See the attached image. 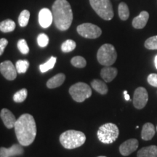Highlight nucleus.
I'll return each mask as SVG.
<instances>
[{"label": "nucleus", "instance_id": "nucleus-1", "mask_svg": "<svg viewBox=\"0 0 157 157\" xmlns=\"http://www.w3.org/2000/svg\"><path fill=\"white\" fill-rule=\"evenodd\" d=\"M14 128L21 146H29L34 142L36 135V124L32 115L29 113L21 115L17 119Z\"/></svg>", "mask_w": 157, "mask_h": 157}, {"label": "nucleus", "instance_id": "nucleus-2", "mask_svg": "<svg viewBox=\"0 0 157 157\" xmlns=\"http://www.w3.org/2000/svg\"><path fill=\"white\" fill-rule=\"evenodd\" d=\"M53 22L60 31H66L73 21V12L67 0H56L52 7Z\"/></svg>", "mask_w": 157, "mask_h": 157}, {"label": "nucleus", "instance_id": "nucleus-3", "mask_svg": "<svg viewBox=\"0 0 157 157\" xmlns=\"http://www.w3.org/2000/svg\"><path fill=\"white\" fill-rule=\"evenodd\" d=\"M86 136L77 130H67L60 135V142L66 149H74L82 146L85 143Z\"/></svg>", "mask_w": 157, "mask_h": 157}, {"label": "nucleus", "instance_id": "nucleus-4", "mask_svg": "<svg viewBox=\"0 0 157 157\" xmlns=\"http://www.w3.org/2000/svg\"><path fill=\"white\" fill-rule=\"evenodd\" d=\"M119 135V128L115 124H104L98 129V138L101 143L105 144H111L116 141Z\"/></svg>", "mask_w": 157, "mask_h": 157}, {"label": "nucleus", "instance_id": "nucleus-5", "mask_svg": "<svg viewBox=\"0 0 157 157\" xmlns=\"http://www.w3.org/2000/svg\"><path fill=\"white\" fill-rule=\"evenodd\" d=\"M97 58L99 63L103 66H112L117 60V52L112 44H105L98 50Z\"/></svg>", "mask_w": 157, "mask_h": 157}, {"label": "nucleus", "instance_id": "nucleus-6", "mask_svg": "<svg viewBox=\"0 0 157 157\" xmlns=\"http://www.w3.org/2000/svg\"><path fill=\"white\" fill-rule=\"evenodd\" d=\"M91 7L101 18L110 21L113 17L112 4L110 0H90Z\"/></svg>", "mask_w": 157, "mask_h": 157}, {"label": "nucleus", "instance_id": "nucleus-7", "mask_svg": "<svg viewBox=\"0 0 157 157\" xmlns=\"http://www.w3.org/2000/svg\"><path fill=\"white\" fill-rule=\"evenodd\" d=\"M69 94L74 101L78 103H82L91 97L92 90L87 84L84 82H78L69 88Z\"/></svg>", "mask_w": 157, "mask_h": 157}, {"label": "nucleus", "instance_id": "nucleus-8", "mask_svg": "<svg viewBox=\"0 0 157 157\" xmlns=\"http://www.w3.org/2000/svg\"><path fill=\"white\" fill-rule=\"evenodd\" d=\"M76 30L80 36L87 39H96L102 34L101 28L90 23H82L78 25Z\"/></svg>", "mask_w": 157, "mask_h": 157}, {"label": "nucleus", "instance_id": "nucleus-9", "mask_svg": "<svg viewBox=\"0 0 157 157\" xmlns=\"http://www.w3.org/2000/svg\"><path fill=\"white\" fill-rule=\"evenodd\" d=\"M148 101V94L144 87H137L133 95V105L137 109H142Z\"/></svg>", "mask_w": 157, "mask_h": 157}, {"label": "nucleus", "instance_id": "nucleus-10", "mask_svg": "<svg viewBox=\"0 0 157 157\" xmlns=\"http://www.w3.org/2000/svg\"><path fill=\"white\" fill-rule=\"evenodd\" d=\"M0 72L6 79L13 81L17 77L16 67L10 60H5L0 64Z\"/></svg>", "mask_w": 157, "mask_h": 157}, {"label": "nucleus", "instance_id": "nucleus-11", "mask_svg": "<svg viewBox=\"0 0 157 157\" xmlns=\"http://www.w3.org/2000/svg\"><path fill=\"white\" fill-rule=\"evenodd\" d=\"M138 140L137 139H129L121 143L119 146V152L124 156H127L137 150L138 148Z\"/></svg>", "mask_w": 157, "mask_h": 157}, {"label": "nucleus", "instance_id": "nucleus-12", "mask_svg": "<svg viewBox=\"0 0 157 157\" xmlns=\"http://www.w3.org/2000/svg\"><path fill=\"white\" fill-rule=\"evenodd\" d=\"M53 21L52 11L48 8H43L39 11V23L42 28L47 29L50 27Z\"/></svg>", "mask_w": 157, "mask_h": 157}, {"label": "nucleus", "instance_id": "nucleus-13", "mask_svg": "<svg viewBox=\"0 0 157 157\" xmlns=\"http://www.w3.org/2000/svg\"><path fill=\"white\" fill-rule=\"evenodd\" d=\"M22 146H21V144H14L10 148L1 147L0 148V157H10L22 155L24 152Z\"/></svg>", "mask_w": 157, "mask_h": 157}, {"label": "nucleus", "instance_id": "nucleus-14", "mask_svg": "<svg viewBox=\"0 0 157 157\" xmlns=\"http://www.w3.org/2000/svg\"><path fill=\"white\" fill-rule=\"evenodd\" d=\"M0 117L5 126L8 129H12L15 127L17 119H15L14 114L10 111L7 109H3L1 110Z\"/></svg>", "mask_w": 157, "mask_h": 157}, {"label": "nucleus", "instance_id": "nucleus-15", "mask_svg": "<svg viewBox=\"0 0 157 157\" xmlns=\"http://www.w3.org/2000/svg\"><path fill=\"white\" fill-rule=\"evenodd\" d=\"M149 19V14L147 11H142L138 16L132 21V26L136 29H142L146 26Z\"/></svg>", "mask_w": 157, "mask_h": 157}, {"label": "nucleus", "instance_id": "nucleus-16", "mask_svg": "<svg viewBox=\"0 0 157 157\" xmlns=\"http://www.w3.org/2000/svg\"><path fill=\"white\" fill-rule=\"evenodd\" d=\"M118 74V71L116 68L111 66H105L101 71V76L105 82H111L114 79Z\"/></svg>", "mask_w": 157, "mask_h": 157}, {"label": "nucleus", "instance_id": "nucleus-17", "mask_svg": "<svg viewBox=\"0 0 157 157\" xmlns=\"http://www.w3.org/2000/svg\"><path fill=\"white\" fill-rule=\"evenodd\" d=\"M155 135V127L150 122L146 123L143 126L141 131V138L144 140H150Z\"/></svg>", "mask_w": 157, "mask_h": 157}, {"label": "nucleus", "instance_id": "nucleus-18", "mask_svg": "<svg viewBox=\"0 0 157 157\" xmlns=\"http://www.w3.org/2000/svg\"><path fill=\"white\" fill-rule=\"evenodd\" d=\"M66 79V76L64 74L60 73L56 74L53 77H52L47 82V87L49 89H54L61 86Z\"/></svg>", "mask_w": 157, "mask_h": 157}, {"label": "nucleus", "instance_id": "nucleus-19", "mask_svg": "<svg viewBox=\"0 0 157 157\" xmlns=\"http://www.w3.org/2000/svg\"><path fill=\"white\" fill-rule=\"evenodd\" d=\"M137 157H157V146L143 147L137 151Z\"/></svg>", "mask_w": 157, "mask_h": 157}, {"label": "nucleus", "instance_id": "nucleus-20", "mask_svg": "<svg viewBox=\"0 0 157 157\" xmlns=\"http://www.w3.org/2000/svg\"><path fill=\"white\" fill-rule=\"evenodd\" d=\"M91 86L95 91L101 95H105L108 93L109 89L105 82L99 79H94L91 82Z\"/></svg>", "mask_w": 157, "mask_h": 157}, {"label": "nucleus", "instance_id": "nucleus-21", "mask_svg": "<svg viewBox=\"0 0 157 157\" xmlns=\"http://www.w3.org/2000/svg\"><path fill=\"white\" fill-rule=\"evenodd\" d=\"M15 29V23L10 19H7L2 21L0 23V30L2 32L8 33L12 32Z\"/></svg>", "mask_w": 157, "mask_h": 157}, {"label": "nucleus", "instance_id": "nucleus-22", "mask_svg": "<svg viewBox=\"0 0 157 157\" xmlns=\"http://www.w3.org/2000/svg\"><path fill=\"white\" fill-rule=\"evenodd\" d=\"M119 16L122 21H127L129 17V10L126 3L121 2L118 7Z\"/></svg>", "mask_w": 157, "mask_h": 157}, {"label": "nucleus", "instance_id": "nucleus-23", "mask_svg": "<svg viewBox=\"0 0 157 157\" xmlns=\"http://www.w3.org/2000/svg\"><path fill=\"white\" fill-rule=\"evenodd\" d=\"M57 58L56 57L52 56L51 58L49 59V60L44 64H41L39 66V69H40V71L42 73H45L48 71L52 69V68H54L55 65H56Z\"/></svg>", "mask_w": 157, "mask_h": 157}, {"label": "nucleus", "instance_id": "nucleus-24", "mask_svg": "<svg viewBox=\"0 0 157 157\" xmlns=\"http://www.w3.org/2000/svg\"><path fill=\"white\" fill-rule=\"evenodd\" d=\"M29 18H30V12L27 10H24L21 13L18 17V23L20 26L25 27L28 25Z\"/></svg>", "mask_w": 157, "mask_h": 157}, {"label": "nucleus", "instance_id": "nucleus-25", "mask_svg": "<svg viewBox=\"0 0 157 157\" xmlns=\"http://www.w3.org/2000/svg\"><path fill=\"white\" fill-rule=\"evenodd\" d=\"M15 67H16L17 73L24 74L29 67V62L26 60H19L16 62Z\"/></svg>", "mask_w": 157, "mask_h": 157}, {"label": "nucleus", "instance_id": "nucleus-26", "mask_svg": "<svg viewBox=\"0 0 157 157\" xmlns=\"http://www.w3.org/2000/svg\"><path fill=\"white\" fill-rule=\"evenodd\" d=\"M27 95H28V91L26 89L23 88L15 93V95H13V101L15 103H22L26 99Z\"/></svg>", "mask_w": 157, "mask_h": 157}, {"label": "nucleus", "instance_id": "nucleus-27", "mask_svg": "<svg viewBox=\"0 0 157 157\" xmlns=\"http://www.w3.org/2000/svg\"><path fill=\"white\" fill-rule=\"evenodd\" d=\"M76 44L74 40L67 39L61 44V50L63 52H70L76 48Z\"/></svg>", "mask_w": 157, "mask_h": 157}, {"label": "nucleus", "instance_id": "nucleus-28", "mask_svg": "<svg viewBox=\"0 0 157 157\" xmlns=\"http://www.w3.org/2000/svg\"><path fill=\"white\" fill-rule=\"evenodd\" d=\"M71 63L73 65L74 67L82 68L85 67L86 65H87V62H86V60L83 57L75 56L71 60Z\"/></svg>", "mask_w": 157, "mask_h": 157}, {"label": "nucleus", "instance_id": "nucleus-29", "mask_svg": "<svg viewBox=\"0 0 157 157\" xmlns=\"http://www.w3.org/2000/svg\"><path fill=\"white\" fill-rule=\"evenodd\" d=\"M145 48L148 50H157V36L148 38L145 42Z\"/></svg>", "mask_w": 157, "mask_h": 157}, {"label": "nucleus", "instance_id": "nucleus-30", "mask_svg": "<svg viewBox=\"0 0 157 157\" xmlns=\"http://www.w3.org/2000/svg\"><path fill=\"white\" fill-rule=\"evenodd\" d=\"M17 45L19 51L22 54H28L29 52V48L25 39H20Z\"/></svg>", "mask_w": 157, "mask_h": 157}, {"label": "nucleus", "instance_id": "nucleus-31", "mask_svg": "<svg viewBox=\"0 0 157 157\" xmlns=\"http://www.w3.org/2000/svg\"><path fill=\"white\" fill-rule=\"evenodd\" d=\"M37 43L41 48H45L49 43V38L48 35L45 34H40L37 37Z\"/></svg>", "mask_w": 157, "mask_h": 157}, {"label": "nucleus", "instance_id": "nucleus-32", "mask_svg": "<svg viewBox=\"0 0 157 157\" xmlns=\"http://www.w3.org/2000/svg\"><path fill=\"white\" fill-rule=\"evenodd\" d=\"M147 80H148V84L150 85L153 86V87H157V74H149Z\"/></svg>", "mask_w": 157, "mask_h": 157}, {"label": "nucleus", "instance_id": "nucleus-33", "mask_svg": "<svg viewBox=\"0 0 157 157\" xmlns=\"http://www.w3.org/2000/svg\"><path fill=\"white\" fill-rule=\"evenodd\" d=\"M7 44H8V41L5 38H2L0 39V56L3 54L4 51H5V49L7 46Z\"/></svg>", "mask_w": 157, "mask_h": 157}, {"label": "nucleus", "instance_id": "nucleus-34", "mask_svg": "<svg viewBox=\"0 0 157 157\" xmlns=\"http://www.w3.org/2000/svg\"><path fill=\"white\" fill-rule=\"evenodd\" d=\"M124 98H125V100H126L127 101H129V99H130V97H129V95H128V93H127V90H125V91H124Z\"/></svg>", "mask_w": 157, "mask_h": 157}, {"label": "nucleus", "instance_id": "nucleus-35", "mask_svg": "<svg viewBox=\"0 0 157 157\" xmlns=\"http://www.w3.org/2000/svg\"><path fill=\"white\" fill-rule=\"evenodd\" d=\"M154 63H155V66H156V69H157V56L155 57Z\"/></svg>", "mask_w": 157, "mask_h": 157}, {"label": "nucleus", "instance_id": "nucleus-36", "mask_svg": "<svg viewBox=\"0 0 157 157\" xmlns=\"http://www.w3.org/2000/svg\"><path fill=\"white\" fill-rule=\"evenodd\" d=\"M98 157H106V156H98Z\"/></svg>", "mask_w": 157, "mask_h": 157}, {"label": "nucleus", "instance_id": "nucleus-37", "mask_svg": "<svg viewBox=\"0 0 157 157\" xmlns=\"http://www.w3.org/2000/svg\"><path fill=\"white\" fill-rule=\"evenodd\" d=\"M156 130H157V127H156Z\"/></svg>", "mask_w": 157, "mask_h": 157}]
</instances>
